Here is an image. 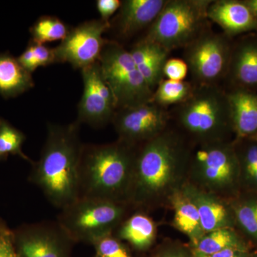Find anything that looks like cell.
I'll return each instance as SVG.
<instances>
[{"mask_svg": "<svg viewBox=\"0 0 257 257\" xmlns=\"http://www.w3.org/2000/svg\"><path fill=\"white\" fill-rule=\"evenodd\" d=\"M189 157L183 141L170 132L140 145L135 152L126 204L147 208L170 199L184 184Z\"/></svg>", "mask_w": 257, "mask_h": 257, "instance_id": "obj_1", "label": "cell"}, {"mask_svg": "<svg viewBox=\"0 0 257 257\" xmlns=\"http://www.w3.org/2000/svg\"><path fill=\"white\" fill-rule=\"evenodd\" d=\"M80 124H49L40 158L32 163L30 181L52 205L61 209L79 198V167L84 144Z\"/></svg>", "mask_w": 257, "mask_h": 257, "instance_id": "obj_2", "label": "cell"}, {"mask_svg": "<svg viewBox=\"0 0 257 257\" xmlns=\"http://www.w3.org/2000/svg\"><path fill=\"white\" fill-rule=\"evenodd\" d=\"M137 147L118 140L84 145L79 167V198L126 203Z\"/></svg>", "mask_w": 257, "mask_h": 257, "instance_id": "obj_3", "label": "cell"}, {"mask_svg": "<svg viewBox=\"0 0 257 257\" xmlns=\"http://www.w3.org/2000/svg\"><path fill=\"white\" fill-rule=\"evenodd\" d=\"M175 110L179 126L199 144L225 142L232 128L227 93L218 85H196L192 95Z\"/></svg>", "mask_w": 257, "mask_h": 257, "instance_id": "obj_4", "label": "cell"}, {"mask_svg": "<svg viewBox=\"0 0 257 257\" xmlns=\"http://www.w3.org/2000/svg\"><path fill=\"white\" fill-rule=\"evenodd\" d=\"M212 0H167L145 39L172 52L185 48L207 26Z\"/></svg>", "mask_w": 257, "mask_h": 257, "instance_id": "obj_5", "label": "cell"}, {"mask_svg": "<svg viewBox=\"0 0 257 257\" xmlns=\"http://www.w3.org/2000/svg\"><path fill=\"white\" fill-rule=\"evenodd\" d=\"M127 206L107 199L79 197L61 209L57 221L74 242L92 244L114 232L125 219Z\"/></svg>", "mask_w": 257, "mask_h": 257, "instance_id": "obj_6", "label": "cell"}, {"mask_svg": "<svg viewBox=\"0 0 257 257\" xmlns=\"http://www.w3.org/2000/svg\"><path fill=\"white\" fill-rule=\"evenodd\" d=\"M99 63L117 109L151 102L153 92L138 70L128 50L119 43L107 40Z\"/></svg>", "mask_w": 257, "mask_h": 257, "instance_id": "obj_7", "label": "cell"}, {"mask_svg": "<svg viewBox=\"0 0 257 257\" xmlns=\"http://www.w3.org/2000/svg\"><path fill=\"white\" fill-rule=\"evenodd\" d=\"M194 185L216 194L229 192L237 183L241 166L234 149L226 142L201 143L190 152L189 169Z\"/></svg>", "mask_w": 257, "mask_h": 257, "instance_id": "obj_8", "label": "cell"}, {"mask_svg": "<svg viewBox=\"0 0 257 257\" xmlns=\"http://www.w3.org/2000/svg\"><path fill=\"white\" fill-rule=\"evenodd\" d=\"M227 39L206 30L184 48V61L195 85H217L229 72L231 56Z\"/></svg>", "mask_w": 257, "mask_h": 257, "instance_id": "obj_9", "label": "cell"}, {"mask_svg": "<svg viewBox=\"0 0 257 257\" xmlns=\"http://www.w3.org/2000/svg\"><path fill=\"white\" fill-rule=\"evenodd\" d=\"M110 27L109 22L99 19L84 22L69 30L65 39L54 48L56 63H69L81 70L97 62L107 41L103 35Z\"/></svg>", "mask_w": 257, "mask_h": 257, "instance_id": "obj_10", "label": "cell"}, {"mask_svg": "<svg viewBox=\"0 0 257 257\" xmlns=\"http://www.w3.org/2000/svg\"><path fill=\"white\" fill-rule=\"evenodd\" d=\"M170 114L153 102L116 111L111 122L119 141L137 147L166 131Z\"/></svg>", "mask_w": 257, "mask_h": 257, "instance_id": "obj_11", "label": "cell"}, {"mask_svg": "<svg viewBox=\"0 0 257 257\" xmlns=\"http://www.w3.org/2000/svg\"><path fill=\"white\" fill-rule=\"evenodd\" d=\"M12 233L21 257H69L74 243L57 221L23 225Z\"/></svg>", "mask_w": 257, "mask_h": 257, "instance_id": "obj_12", "label": "cell"}, {"mask_svg": "<svg viewBox=\"0 0 257 257\" xmlns=\"http://www.w3.org/2000/svg\"><path fill=\"white\" fill-rule=\"evenodd\" d=\"M81 74L84 89L76 121L94 127L111 122L117 108L112 92L103 78L99 61L81 69Z\"/></svg>", "mask_w": 257, "mask_h": 257, "instance_id": "obj_13", "label": "cell"}, {"mask_svg": "<svg viewBox=\"0 0 257 257\" xmlns=\"http://www.w3.org/2000/svg\"><path fill=\"white\" fill-rule=\"evenodd\" d=\"M181 189L197 208L205 234L231 227L233 217L229 208L215 194L202 190L192 184H184Z\"/></svg>", "mask_w": 257, "mask_h": 257, "instance_id": "obj_14", "label": "cell"}, {"mask_svg": "<svg viewBox=\"0 0 257 257\" xmlns=\"http://www.w3.org/2000/svg\"><path fill=\"white\" fill-rule=\"evenodd\" d=\"M207 18L219 25L228 36L257 28V20L243 1H212L208 8Z\"/></svg>", "mask_w": 257, "mask_h": 257, "instance_id": "obj_15", "label": "cell"}, {"mask_svg": "<svg viewBox=\"0 0 257 257\" xmlns=\"http://www.w3.org/2000/svg\"><path fill=\"white\" fill-rule=\"evenodd\" d=\"M167 0H124L116 18L120 35L130 37L151 26Z\"/></svg>", "mask_w": 257, "mask_h": 257, "instance_id": "obj_16", "label": "cell"}, {"mask_svg": "<svg viewBox=\"0 0 257 257\" xmlns=\"http://www.w3.org/2000/svg\"><path fill=\"white\" fill-rule=\"evenodd\" d=\"M130 55L138 70L153 92L164 79V67L170 52L145 37L133 45Z\"/></svg>", "mask_w": 257, "mask_h": 257, "instance_id": "obj_17", "label": "cell"}, {"mask_svg": "<svg viewBox=\"0 0 257 257\" xmlns=\"http://www.w3.org/2000/svg\"><path fill=\"white\" fill-rule=\"evenodd\" d=\"M232 130L238 138L257 135V94L243 89L228 93Z\"/></svg>", "mask_w": 257, "mask_h": 257, "instance_id": "obj_18", "label": "cell"}, {"mask_svg": "<svg viewBox=\"0 0 257 257\" xmlns=\"http://www.w3.org/2000/svg\"><path fill=\"white\" fill-rule=\"evenodd\" d=\"M35 87L32 74L9 52L0 53V95L16 97Z\"/></svg>", "mask_w": 257, "mask_h": 257, "instance_id": "obj_19", "label": "cell"}, {"mask_svg": "<svg viewBox=\"0 0 257 257\" xmlns=\"http://www.w3.org/2000/svg\"><path fill=\"white\" fill-rule=\"evenodd\" d=\"M115 230L118 239L126 241L140 251L151 247L157 234L155 223L143 212L135 213L124 219Z\"/></svg>", "mask_w": 257, "mask_h": 257, "instance_id": "obj_20", "label": "cell"}, {"mask_svg": "<svg viewBox=\"0 0 257 257\" xmlns=\"http://www.w3.org/2000/svg\"><path fill=\"white\" fill-rule=\"evenodd\" d=\"M169 200L173 207L174 225L188 236L194 246L205 235L197 208L181 188L176 190Z\"/></svg>", "mask_w": 257, "mask_h": 257, "instance_id": "obj_21", "label": "cell"}, {"mask_svg": "<svg viewBox=\"0 0 257 257\" xmlns=\"http://www.w3.org/2000/svg\"><path fill=\"white\" fill-rule=\"evenodd\" d=\"M229 69L240 85L257 86V42H243L236 52H231Z\"/></svg>", "mask_w": 257, "mask_h": 257, "instance_id": "obj_22", "label": "cell"}, {"mask_svg": "<svg viewBox=\"0 0 257 257\" xmlns=\"http://www.w3.org/2000/svg\"><path fill=\"white\" fill-rule=\"evenodd\" d=\"M195 87L194 83L165 78L154 91L152 102L165 109L179 105L192 95Z\"/></svg>", "mask_w": 257, "mask_h": 257, "instance_id": "obj_23", "label": "cell"}, {"mask_svg": "<svg viewBox=\"0 0 257 257\" xmlns=\"http://www.w3.org/2000/svg\"><path fill=\"white\" fill-rule=\"evenodd\" d=\"M244 244L231 228H223L206 234L194 245L193 251L210 256L225 248Z\"/></svg>", "mask_w": 257, "mask_h": 257, "instance_id": "obj_24", "label": "cell"}, {"mask_svg": "<svg viewBox=\"0 0 257 257\" xmlns=\"http://www.w3.org/2000/svg\"><path fill=\"white\" fill-rule=\"evenodd\" d=\"M69 30L67 25L57 17L42 16L30 28V41L39 45L62 41L68 35Z\"/></svg>", "mask_w": 257, "mask_h": 257, "instance_id": "obj_25", "label": "cell"}, {"mask_svg": "<svg viewBox=\"0 0 257 257\" xmlns=\"http://www.w3.org/2000/svg\"><path fill=\"white\" fill-rule=\"evenodd\" d=\"M26 136L23 132L13 126L9 121L0 117V155L5 157L8 155H18L23 160L32 163L23 152V144Z\"/></svg>", "mask_w": 257, "mask_h": 257, "instance_id": "obj_26", "label": "cell"}, {"mask_svg": "<svg viewBox=\"0 0 257 257\" xmlns=\"http://www.w3.org/2000/svg\"><path fill=\"white\" fill-rule=\"evenodd\" d=\"M20 63L32 74L37 68L56 63L54 48L39 45L31 41L23 53L18 57Z\"/></svg>", "mask_w": 257, "mask_h": 257, "instance_id": "obj_27", "label": "cell"}, {"mask_svg": "<svg viewBox=\"0 0 257 257\" xmlns=\"http://www.w3.org/2000/svg\"><path fill=\"white\" fill-rule=\"evenodd\" d=\"M236 221L248 236L257 241V199H249L234 208Z\"/></svg>", "mask_w": 257, "mask_h": 257, "instance_id": "obj_28", "label": "cell"}, {"mask_svg": "<svg viewBox=\"0 0 257 257\" xmlns=\"http://www.w3.org/2000/svg\"><path fill=\"white\" fill-rule=\"evenodd\" d=\"M96 257H133L126 246L113 233L96 239L92 243Z\"/></svg>", "mask_w": 257, "mask_h": 257, "instance_id": "obj_29", "label": "cell"}, {"mask_svg": "<svg viewBox=\"0 0 257 257\" xmlns=\"http://www.w3.org/2000/svg\"><path fill=\"white\" fill-rule=\"evenodd\" d=\"M241 170H242L247 181L257 187V143L248 145L243 152L240 160Z\"/></svg>", "mask_w": 257, "mask_h": 257, "instance_id": "obj_30", "label": "cell"}, {"mask_svg": "<svg viewBox=\"0 0 257 257\" xmlns=\"http://www.w3.org/2000/svg\"><path fill=\"white\" fill-rule=\"evenodd\" d=\"M188 72V66L181 59H169L164 67V77L171 80L184 81Z\"/></svg>", "mask_w": 257, "mask_h": 257, "instance_id": "obj_31", "label": "cell"}, {"mask_svg": "<svg viewBox=\"0 0 257 257\" xmlns=\"http://www.w3.org/2000/svg\"><path fill=\"white\" fill-rule=\"evenodd\" d=\"M0 257H21L15 247L13 233L8 228L0 233Z\"/></svg>", "mask_w": 257, "mask_h": 257, "instance_id": "obj_32", "label": "cell"}, {"mask_svg": "<svg viewBox=\"0 0 257 257\" xmlns=\"http://www.w3.org/2000/svg\"><path fill=\"white\" fill-rule=\"evenodd\" d=\"M121 1L119 0H97L96 10L100 15L101 20L109 22V18L119 10Z\"/></svg>", "mask_w": 257, "mask_h": 257, "instance_id": "obj_33", "label": "cell"}, {"mask_svg": "<svg viewBox=\"0 0 257 257\" xmlns=\"http://www.w3.org/2000/svg\"><path fill=\"white\" fill-rule=\"evenodd\" d=\"M203 255V254H202ZM250 253L245 244L225 248L222 251L205 257H248Z\"/></svg>", "mask_w": 257, "mask_h": 257, "instance_id": "obj_34", "label": "cell"}, {"mask_svg": "<svg viewBox=\"0 0 257 257\" xmlns=\"http://www.w3.org/2000/svg\"><path fill=\"white\" fill-rule=\"evenodd\" d=\"M156 257H193L185 250L181 248H170L159 253Z\"/></svg>", "mask_w": 257, "mask_h": 257, "instance_id": "obj_35", "label": "cell"}, {"mask_svg": "<svg viewBox=\"0 0 257 257\" xmlns=\"http://www.w3.org/2000/svg\"><path fill=\"white\" fill-rule=\"evenodd\" d=\"M243 3L248 7L253 16L257 20V0H245Z\"/></svg>", "mask_w": 257, "mask_h": 257, "instance_id": "obj_36", "label": "cell"}, {"mask_svg": "<svg viewBox=\"0 0 257 257\" xmlns=\"http://www.w3.org/2000/svg\"><path fill=\"white\" fill-rule=\"evenodd\" d=\"M193 257H205L204 255L201 254V253L195 252L193 251L192 252Z\"/></svg>", "mask_w": 257, "mask_h": 257, "instance_id": "obj_37", "label": "cell"}, {"mask_svg": "<svg viewBox=\"0 0 257 257\" xmlns=\"http://www.w3.org/2000/svg\"><path fill=\"white\" fill-rule=\"evenodd\" d=\"M6 226H5L4 224H3V223L0 221V233H1L2 231H3V230L6 229Z\"/></svg>", "mask_w": 257, "mask_h": 257, "instance_id": "obj_38", "label": "cell"}, {"mask_svg": "<svg viewBox=\"0 0 257 257\" xmlns=\"http://www.w3.org/2000/svg\"><path fill=\"white\" fill-rule=\"evenodd\" d=\"M251 140H253V142H255V143H257V135H255V136L253 137V138H251Z\"/></svg>", "mask_w": 257, "mask_h": 257, "instance_id": "obj_39", "label": "cell"}, {"mask_svg": "<svg viewBox=\"0 0 257 257\" xmlns=\"http://www.w3.org/2000/svg\"><path fill=\"white\" fill-rule=\"evenodd\" d=\"M248 257H257V251L256 252L253 253V254H250Z\"/></svg>", "mask_w": 257, "mask_h": 257, "instance_id": "obj_40", "label": "cell"}, {"mask_svg": "<svg viewBox=\"0 0 257 257\" xmlns=\"http://www.w3.org/2000/svg\"><path fill=\"white\" fill-rule=\"evenodd\" d=\"M6 158H7V157L2 156V155H0V162H1V161L5 160V159H6Z\"/></svg>", "mask_w": 257, "mask_h": 257, "instance_id": "obj_41", "label": "cell"}, {"mask_svg": "<svg viewBox=\"0 0 257 257\" xmlns=\"http://www.w3.org/2000/svg\"><path fill=\"white\" fill-rule=\"evenodd\" d=\"M96 257V256H95Z\"/></svg>", "mask_w": 257, "mask_h": 257, "instance_id": "obj_42", "label": "cell"}]
</instances>
